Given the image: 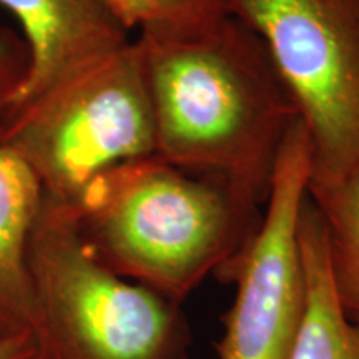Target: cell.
Listing matches in <instances>:
<instances>
[{
	"label": "cell",
	"mask_w": 359,
	"mask_h": 359,
	"mask_svg": "<svg viewBox=\"0 0 359 359\" xmlns=\"http://www.w3.org/2000/svg\"><path fill=\"white\" fill-rule=\"evenodd\" d=\"M135 40L154 109L155 155L266 203L299 114L262 37L226 15L191 30L147 25Z\"/></svg>",
	"instance_id": "6da1fadb"
},
{
	"label": "cell",
	"mask_w": 359,
	"mask_h": 359,
	"mask_svg": "<svg viewBox=\"0 0 359 359\" xmlns=\"http://www.w3.org/2000/svg\"><path fill=\"white\" fill-rule=\"evenodd\" d=\"M72 206L98 262L177 304L208 275L222 278L263 218L226 180L156 155L100 173Z\"/></svg>",
	"instance_id": "7a4b0ae2"
},
{
	"label": "cell",
	"mask_w": 359,
	"mask_h": 359,
	"mask_svg": "<svg viewBox=\"0 0 359 359\" xmlns=\"http://www.w3.org/2000/svg\"><path fill=\"white\" fill-rule=\"evenodd\" d=\"M25 264L45 359H187L180 304L98 262L72 205L42 195Z\"/></svg>",
	"instance_id": "3957f363"
},
{
	"label": "cell",
	"mask_w": 359,
	"mask_h": 359,
	"mask_svg": "<svg viewBox=\"0 0 359 359\" xmlns=\"http://www.w3.org/2000/svg\"><path fill=\"white\" fill-rule=\"evenodd\" d=\"M0 150L42 195L74 205L107 170L155 155V122L137 40L12 107Z\"/></svg>",
	"instance_id": "277c9868"
},
{
	"label": "cell",
	"mask_w": 359,
	"mask_h": 359,
	"mask_svg": "<svg viewBox=\"0 0 359 359\" xmlns=\"http://www.w3.org/2000/svg\"><path fill=\"white\" fill-rule=\"evenodd\" d=\"M266 45L311 143V182L359 172V0H230Z\"/></svg>",
	"instance_id": "5b68a950"
},
{
	"label": "cell",
	"mask_w": 359,
	"mask_h": 359,
	"mask_svg": "<svg viewBox=\"0 0 359 359\" xmlns=\"http://www.w3.org/2000/svg\"><path fill=\"white\" fill-rule=\"evenodd\" d=\"M311 182V143L302 120L280 160L257 233L222 278L236 283L218 359H288L306 308L299 217Z\"/></svg>",
	"instance_id": "8992f818"
},
{
	"label": "cell",
	"mask_w": 359,
	"mask_h": 359,
	"mask_svg": "<svg viewBox=\"0 0 359 359\" xmlns=\"http://www.w3.org/2000/svg\"><path fill=\"white\" fill-rule=\"evenodd\" d=\"M20 24L30 69L12 107L127 45L130 32L103 0H0Z\"/></svg>",
	"instance_id": "52a82bcc"
},
{
	"label": "cell",
	"mask_w": 359,
	"mask_h": 359,
	"mask_svg": "<svg viewBox=\"0 0 359 359\" xmlns=\"http://www.w3.org/2000/svg\"><path fill=\"white\" fill-rule=\"evenodd\" d=\"M42 190L15 156L0 150V338L37 334V308L25 264L29 230Z\"/></svg>",
	"instance_id": "ba28073f"
},
{
	"label": "cell",
	"mask_w": 359,
	"mask_h": 359,
	"mask_svg": "<svg viewBox=\"0 0 359 359\" xmlns=\"http://www.w3.org/2000/svg\"><path fill=\"white\" fill-rule=\"evenodd\" d=\"M299 241L306 271V308L288 359H359V326L346 316L336 296L325 222L309 196L299 217Z\"/></svg>",
	"instance_id": "9c48e42d"
},
{
	"label": "cell",
	"mask_w": 359,
	"mask_h": 359,
	"mask_svg": "<svg viewBox=\"0 0 359 359\" xmlns=\"http://www.w3.org/2000/svg\"><path fill=\"white\" fill-rule=\"evenodd\" d=\"M326 228L331 280L341 308L359 326V172L308 188Z\"/></svg>",
	"instance_id": "30bf717a"
},
{
	"label": "cell",
	"mask_w": 359,
	"mask_h": 359,
	"mask_svg": "<svg viewBox=\"0 0 359 359\" xmlns=\"http://www.w3.org/2000/svg\"><path fill=\"white\" fill-rule=\"evenodd\" d=\"M151 19L147 25L191 30L230 15V0H147ZM143 25V27H147Z\"/></svg>",
	"instance_id": "8fae6325"
},
{
	"label": "cell",
	"mask_w": 359,
	"mask_h": 359,
	"mask_svg": "<svg viewBox=\"0 0 359 359\" xmlns=\"http://www.w3.org/2000/svg\"><path fill=\"white\" fill-rule=\"evenodd\" d=\"M30 69V50L24 35L8 27H0V130Z\"/></svg>",
	"instance_id": "7c38bea8"
},
{
	"label": "cell",
	"mask_w": 359,
	"mask_h": 359,
	"mask_svg": "<svg viewBox=\"0 0 359 359\" xmlns=\"http://www.w3.org/2000/svg\"><path fill=\"white\" fill-rule=\"evenodd\" d=\"M103 2L128 32H132L133 29H142L151 19L147 0H103Z\"/></svg>",
	"instance_id": "4fadbf2b"
},
{
	"label": "cell",
	"mask_w": 359,
	"mask_h": 359,
	"mask_svg": "<svg viewBox=\"0 0 359 359\" xmlns=\"http://www.w3.org/2000/svg\"><path fill=\"white\" fill-rule=\"evenodd\" d=\"M0 359H45L37 334L20 333L0 338Z\"/></svg>",
	"instance_id": "5bb4252c"
}]
</instances>
